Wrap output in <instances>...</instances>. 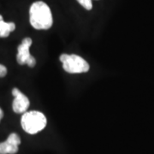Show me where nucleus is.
<instances>
[{"label":"nucleus","instance_id":"nucleus-1","mask_svg":"<svg viewBox=\"0 0 154 154\" xmlns=\"http://www.w3.org/2000/svg\"><path fill=\"white\" fill-rule=\"evenodd\" d=\"M29 22L38 30H47L52 27L53 18L50 7L45 3L34 2L29 10Z\"/></svg>","mask_w":154,"mask_h":154},{"label":"nucleus","instance_id":"nucleus-2","mask_svg":"<svg viewBox=\"0 0 154 154\" xmlns=\"http://www.w3.org/2000/svg\"><path fill=\"white\" fill-rule=\"evenodd\" d=\"M47 123L45 116L37 110L26 111L23 113L21 120L22 128L30 134H35L43 130Z\"/></svg>","mask_w":154,"mask_h":154},{"label":"nucleus","instance_id":"nucleus-3","mask_svg":"<svg viewBox=\"0 0 154 154\" xmlns=\"http://www.w3.org/2000/svg\"><path fill=\"white\" fill-rule=\"evenodd\" d=\"M59 60L63 63V69L69 74L87 73L90 69L88 62L75 54H62Z\"/></svg>","mask_w":154,"mask_h":154},{"label":"nucleus","instance_id":"nucleus-4","mask_svg":"<svg viewBox=\"0 0 154 154\" xmlns=\"http://www.w3.org/2000/svg\"><path fill=\"white\" fill-rule=\"evenodd\" d=\"M33 40L31 38L22 39L21 45L17 48V61L20 65L28 64L30 68H33L36 64V59L29 52V48L32 45Z\"/></svg>","mask_w":154,"mask_h":154},{"label":"nucleus","instance_id":"nucleus-5","mask_svg":"<svg viewBox=\"0 0 154 154\" xmlns=\"http://www.w3.org/2000/svg\"><path fill=\"white\" fill-rule=\"evenodd\" d=\"M12 95L15 98L12 103V109L14 112L17 114H22L26 112L30 105V102L28 97L24 94H22L17 88L12 89Z\"/></svg>","mask_w":154,"mask_h":154},{"label":"nucleus","instance_id":"nucleus-6","mask_svg":"<svg viewBox=\"0 0 154 154\" xmlns=\"http://www.w3.org/2000/svg\"><path fill=\"white\" fill-rule=\"evenodd\" d=\"M21 138L16 133L9 135L5 141L0 143V154H16L19 150Z\"/></svg>","mask_w":154,"mask_h":154},{"label":"nucleus","instance_id":"nucleus-7","mask_svg":"<svg viewBox=\"0 0 154 154\" xmlns=\"http://www.w3.org/2000/svg\"><path fill=\"white\" fill-rule=\"evenodd\" d=\"M16 29L14 22H6L4 20L0 21V38H6L11 32Z\"/></svg>","mask_w":154,"mask_h":154},{"label":"nucleus","instance_id":"nucleus-8","mask_svg":"<svg viewBox=\"0 0 154 154\" xmlns=\"http://www.w3.org/2000/svg\"><path fill=\"white\" fill-rule=\"evenodd\" d=\"M77 2L82 6L83 8H85L86 10L90 11L93 8V3L92 0H76Z\"/></svg>","mask_w":154,"mask_h":154},{"label":"nucleus","instance_id":"nucleus-9","mask_svg":"<svg viewBox=\"0 0 154 154\" xmlns=\"http://www.w3.org/2000/svg\"><path fill=\"white\" fill-rule=\"evenodd\" d=\"M7 75V68L3 64H0V77H5Z\"/></svg>","mask_w":154,"mask_h":154},{"label":"nucleus","instance_id":"nucleus-10","mask_svg":"<svg viewBox=\"0 0 154 154\" xmlns=\"http://www.w3.org/2000/svg\"><path fill=\"white\" fill-rule=\"evenodd\" d=\"M3 116H4V111H3V110H2V109L0 108V121L2 120Z\"/></svg>","mask_w":154,"mask_h":154},{"label":"nucleus","instance_id":"nucleus-11","mask_svg":"<svg viewBox=\"0 0 154 154\" xmlns=\"http://www.w3.org/2000/svg\"><path fill=\"white\" fill-rule=\"evenodd\" d=\"M2 20H4V19H3V17H2V16L0 15V21H2Z\"/></svg>","mask_w":154,"mask_h":154}]
</instances>
